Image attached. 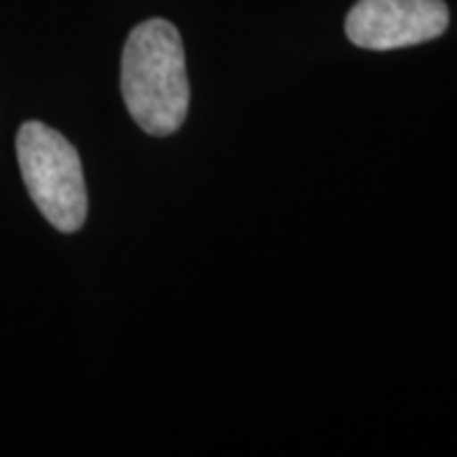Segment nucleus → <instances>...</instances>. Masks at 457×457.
Listing matches in <instances>:
<instances>
[{
  "mask_svg": "<svg viewBox=\"0 0 457 457\" xmlns=\"http://www.w3.org/2000/svg\"><path fill=\"white\" fill-rule=\"evenodd\" d=\"M447 26L445 0H359L345 18V36L361 49L389 51L432 41Z\"/></svg>",
  "mask_w": 457,
  "mask_h": 457,
  "instance_id": "3",
  "label": "nucleus"
},
{
  "mask_svg": "<svg viewBox=\"0 0 457 457\" xmlns=\"http://www.w3.org/2000/svg\"><path fill=\"white\" fill-rule=\"evenodd\" d=\"M122 97L132 120L150 135H173L188 114L183 41L173 23L150 18L135 26L122 51Z\"/></svg>",
  "mask_w": 457,
  "mask_h": 457,
  "instance_id": "1",
  "label": "nucleus"
},
{
  "mask_svg": "<svg viewBox=\"0 0 457 457\" xmlns=\"http://www.w3.org/2000/svg\"><path fill=\"white\" fill-rule=\"evenodd\" d=\"M18 165L38 212L59 231H77L87 219V183L77 147L44 122H26L16 137Z\"/></svg>",
  "mask_w": 457,
  "mask_h": 457,
  "instance_id": "2",
  "label": "nucleus"
}]
</instances>
